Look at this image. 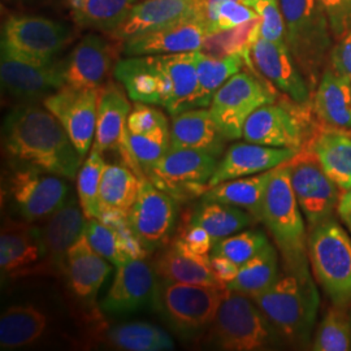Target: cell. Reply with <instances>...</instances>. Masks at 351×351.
Listing matches in <instances>:
<instances>
[{"label":"cell","mask_w":351,"mask_h":351,"mask_svg":"<svg viewBox=\"0 0 351 351\" xmlns=\"http://www.w3.org/2000/svg\"><path fill=\"white\" fill-rule=\"evenodd\" d=\"M1 147L12 165L75 180L84 156L62 123L43 106L14 107L1 126Z\"/></svg>","instance_id":"obj_1"},{"label":"cell","mask_w":351,"mask_h":351,"mask_svg":"<svg viewBox=\"0 0 351 351\" xmlns=\"http://www.w3.org/2000/svg\"><path fill=\"white\" fill-rule=\"evenodd\" d=\"M197 52L128 56L113 75L132 101L164 107L171 116L193 110L198 88Z\"/></svg>","instance_id":"obj_2"},{"label":"cell","mask_w":351,"mask_h":351,"mask_svg":"<svg viewBox=\"0 0 351 351\" xmlns=\"http://www.w3.org/2000/svg\"><path fill=\"white\" fill-rule=\"evenodd\" d=\"M264 224L276 242L285 271L311 277L308 234L290 181L289 162L275 168L263 204Z\"/></svg>","instance_id":"obj_3"},{"label":"cell","mask_w":351,"mask_h":351,"mask_svg":"<svg viewBox=\"0 0 351 351\" xmlns=\"http://www.w3.org/2000/svg\"><path fill=\"white\" fill-rule=\"evenodd\" d=\"M252 300L287 343L308 345L320 303L313 276H300L285 271L269 288Z\"/></svg>","instance_id":"obj_4"},{"label":"cell","mask_w":351,"mask_h":351,"mask_svg":"<svg viewBox=\"0 0 351 351\" xmlns=\"http://www.w3.org/2000/svg\"><path fill=\"white\" fill-rule=\"evenodd\" d=\"M204 336L217 350H275L287 343L251 297L230 290Z\"/></svg>","instance_id":"obj_5"},{"label":"cell","mask_w":351,"mask_h":351,"mask_svg":"<svg viewBox=\"0 0 351 351\" xmlns=\"http://www.w3.org/2000/svg\"><path fill=\"white\" fill-rule=\"evenodd\" d=\"M228 293L226 287L184 284L158 277L152 308L176 335L195 339L211 328Z\"/></svg>","instance_id":"obj_6"},{"label":"cell","mask_w":351,"mask_h":351,"mask_svg":"<svg viewBox=\"0 0 351 351\" xmlns=\"http://www.w3.org/2000/svg\"><path fill=\"white\" fill-rule=\"evenodd\" d=\"M285 20V43L310 88L317 86L333 49L329 20L317 0H278Z\"/></svg>","instance_id":"obj_7"},{"label":"cell","mask_w":351,"mask_h":351,"mask_svg":"<svg viewBox=\"0 0 351 351\" xmlns=\"http://www.w3.org/2000/svg\"><path fill=\"white\" fill-rule=\"evenodd\" d=\"M308 259L313 275L335 304L351 303L350 234L329 217L308 233Z\"/></svg>","instance_id":"obj_8"},{"label":"cell","mask_w":351,"mask_h":351,"mask_svg":"<svg viewBox=\"0 0 351 351\" xmlns=\"http://www.w3.org/2000/svg\"><path fill=\"white\" fill-rule=\"evenodd\" d=\"M263 78L255 75V69L241 71L215 94L210 111L228 141L242 138L243 125L251 113L264 104L276 101L275 86Z\"/></svg>","instance_id":"obj_9"},{"label":"cell","mask_w":351,"mask_h":351,"mask_svg":"<svg viewBox=\"0 0 351 351\" xmlns=\"http://www.w3.org/2000/svg\"><path fill=\"white\" fill-rule=\"evenodd\" d=\"M217 156L195 149H169L146 171V178L178 203L202 198L217 167Z\"/></svg>","instance_id":"obj_10"},{"label":"cell","mask_w":351,"mask_h":351,"mask_svg":"<svg viewBox=\"0 0 351 351\" xmlns=\"http://www.w3.org/2000/svg\"><path fill=\"white\" fill-rule=\"evenodd\" d=\"M12 167L7 177V195L23 220L46 221L68 201L69 185L63 177L29 167Z\"/></svg>","instance_id":"obj_11"},{"label":"cell","mask_w":351,"mask_h":351,"mask_svg":"<svg viewBox=\"0 0 351 351\" xmlns=\"http://www.w3.org/2000/svg\"><path fill=\"white\" fill-rule=\"evenodd\" d=\"M1 90L7 98L20 104L45 99L65 82V60L36 62L1 49Z\"/></svg>","instance_id":"obj_12"},{"label":"cell","mask_w":351,"mask_h":351,"mask_svg":"<svg viewBox=\"0 0 351 351\" xmlns=\"http://www.w3.org/2000/svg\"><path fill=\"white\" fill-rule=\"evenodd\" d=\"M72 29L43 16H12L1 33V49L36 62H52L72 40Z\"/></svg>","instance_id":"obj_13"},{"label":"cell","mask_w":351,"mask_h":351,"mask_svg":"<svg viewBox=\"0 0 351 351\" xmlns=\"http://www.w3.org/2000/svg\"><path fill=\"white\" fill-rule=\"evenodd\" d=\"M306 108L293 101L264 104L246 120L242 137L251 143L300 151L307 143Z\"/></svg>","instance_id":"obj_14"},{"label":"cell","mask_w":351,"mask_h":351,"mask_svg":"<svg viewBox=\"0 0 351 351\" xmlns=\"http://www.w3.org/2000/svg\"><path fill=\"white\" fill-rule=\"evenodd\" d=\"M178 204L173 197L147 178L142 181L138 197L128 211V221L149 254L171 243L178 223Z\"/></svg>","instance_id":"obj_15"},{"label":"cell","mask_w":351,"mask_h":351,"mask_svg":"<svg viewBox=\"0 0 351 351\" xmlns=\"http://www.w3.org/2000/svg\"><path fill=\"white\" fill-rule=\"evenodd\" d=\"M289 165L291 188L308 226L313 228L332 217L339 206L341 189L326 175L314 154L302 147Z\"/></svg>","instance_id":"obj_16"},{"label":"cell","mask_w":351,"mask_h":351,"mask_svg":"<svg viewBox=\"0 0 351 351\" xmlns=\"http://www.w3.org/2000/svg\"><path fill=\"white\" fill-rule=\"evenodd\" d=\"M101 88L64 85L43 99V106L62 123L75 149L85 158L95 138Z\"/></svg>","instance_id":"obj_17"},{"label":"cell","mask_w":351,"mask_h":351,"mask_svg":"<svg viewBox=\"0 0 351 351\" xmlns=\"http://www.w3.org/2000/svg\"><path fill=\"white\" fill-rule=\"evenodd\" d=\"M158 276L143 259L129 261L116 268L112 284L99 303L101 313L124 317L154 307Z\"/></svg>","instance_id":"obj_18"},{"label":"cell","mask_w":351,"mask_h":351,"mask_svg":"<svg viewBox=\"0 0 351 351\" xmlns=\"http://www.w3.org/2000/svg\"><path fill=\"white\" fill-rule=\"evenodd\" d=\"M250 69L258 71L290 101L308 106L311 88L285 42L258 37L250 50Z\"/></svg>","instance_id":"obj_19"},{"label":"cell","mask_w":351,"mask_h":351,"mask_svg":"<svg viewBox=\"0 0 351 351\" xmlns=\"http://www.w3.org/2000/svg\"><path fill=\"white\" fill-rule=\"evenodd\" d=\"M203 0H142L130 10L125 20L110 36L125 43L133 38L160 30L191 17H201Z\"/></svg>","instance_id":"obj_20"},{"label":"cell","mask_w":351,"mask_h":351,"mask_svg":"<svg viewBox=\"0 0 351 351\" xmlns=\"http://www.w3.org/2000/svg\"><path fill=\"white\" fill-rule=\"evenodd\" d=\"M45 259L40 228L25 220L7 219L0 233V268L4 276L38 275Z\"/></svg>","instance_id":"obj_21"},{"label":"cell","mask_w":351,"mask_h":351,"mask_svg":"<svg viewBox=\"0 0 351 351\" xmlns=\"http://www.w3.org/2000/svg\"><path fill=\"white\" fill-rule=\"evenodd\" d=\"M117 49L95 33L82 38L65 59V82L77 88H101L114 69Z\"/></svg>","instance_id":"obj_22"},{"label":"cell","mask_w":351,"mask_h":351,"mask_svg":"<svg viewBox=\"0 0 351 351\" xmlns=\"http://www.w3.org/2000/svg\"><path fill=\"white\" fill-rule=\"evenodd\" d=\"M88 223L81 206H77L73 197L45 221L40 228L45 246V259L39 265L38 275L65 274L66 255L77 239H80Z\"/></svg>","instance_id":"obj_23"},{"label":"cell","mask_w":351,"mask_h":351,"mask_svg":"<svg viewBox=\"0 0 351 351\" xmlns=\"http://www.w3.org/2000/svg\"><path fill=\"white\" fill-rule=\"evenodd\" d=\"M297 150L269 147L258 143H234L226 151L219 162L208 189L215 185L241 177L258 175L287 163L297 155Z\"/></svg>","instance_id":"obj_24"},{"label":"cell","mask_w":351,"mask_h":351,"mask_svg":"<svg viewBox=\"0 0 351 351\" xmlns=\"http://www.w3.org/2000/svg\"><path fill=\"white\" fill-rule=\"evenodd\" d=\"M206 37L207 30L203 20L191 17L128 40L123 43V53L125 56H146L197 52L201 51Z\"/></svg>","instance_id":"obj_25"},{"label":"cell","mask_w":351,"mask_h":351,"mask_svg":"<svg viewBox=\"0 0 351 351\" xmlns=\"http://www.w3.org/2000/svg\"><path fill=\"white\" fill-rule=\"evenodd\" d=\"M112 268L108 261L91 247L85 234L75 241L66 255L65 275L75 298L85 304H93L98 291Z\"/></svg>","instance_id":"obj_26"},{"label":"cell","mask_w":351,"mask_h":351,"mask_svg":"<svg viewBox=\"0 0 351 351\" xmlns=\"http://www.w3.org/2000/svg\"><path fill=\"white\" fill-rule=\"evenodd\" d=\"M226 141L207 108H193L172 116L171 149L207 151L219 158Z\"/></svg>","instance_id":"obj_27"},{"label":"cell","mask_w":351,"mask_h":351,"mask_svg":"<svg viewBox=\"0 0 351 351\" xmlns=\"http://www.w3.org/2000/svg\"><path fill=\"white\" fill-rule=\"evenodd\" d=\"M128 97L121 84L108 81L101 86L93 149L103 154L119 151L125 134L128 117L133 108Z\"/></svg>","instance_id":"obj_28"},{"label":"cell","mask_w":351,"mask_h":351,"mask_svg":"<svg viewBox=\"0 0 351 351\" xmlns=\"http://www.w3.org/2000/svg\"><path fill=\"white\" fill-rule=\"evenodd\" d=\"M307 149L342 191L351 188L350 130L326 126L307 142Z\"/></svg>","instance_id":"obj_29"},{"label":"cell","mask_w":351,"mask_h":351,"mask_svg":"<svg viewBox=\"0 0 351 351\" xmlns=\"http://www.w3.org/2000/svg\"><path fill=\"white\" fill-rule=\"evenodd\" d=\"M151 265L156 276L164 280L207 287H226L215 276L211 256L180 250L172 243L156 254Z\"/></svg>","instance_id":"obj_30"},{"label":"cell","mask_w":351,"mask_h":351,"mask_svg":"<svg viewBox=\"0 0 351 351\" xmlns=\"http://www.w3.org/2000/svg\"><path fill=\"white\" fill-rule=\"evenodd\" d=\"M314 111L326 126L351 130V81L326 66L316 86Z\"/></svg>","instance_id":"obj_31"},{"label":"cell","mask_w":351,"mask_h":351,"mask_svg":"<svg viewBox=\"0 0 351 351\" xmlns=\"http://www.w3.org/2000/svg\"><path fill=\"white\" fill-rule=\"evenodd\" d=\"M49 328V317L37 306L14 304L0 317V349L19 350L36 345Z\"/></svg>","instance_id":"obj_32"},{"label":"cell","mask_w":351,"mask_h":351,"mask_svg":"<svg viewBox=\"0 0 351 351\" xmlns=\"http://www.w3.org/2000/svg\"><path fill=\"white\" fill-rule=\"evenodd\" d=\"M274 169L258 175L229 180L208 189L202 199L237 206L254 216L256 221L263 220V204Z\"/></svg>","instance_id":"obj_33"},{"label":"cell","mask_w":351,"mask_h":351,"mask_svg":"<svg viewBox=\"0 0 351 351\" xmlns=\"http://www.w3.org/2000/svg\"><path fill=\"white\" fill-rule=\"evenodd\" d=\"M189 221L206 229L215 243L219 239L239 233L256 220L251 213L237 206L202 199L201 203L193 210Z\"/></svg>","instance_id":"obj_34"},{"label":"cell","mask_w":351,"mask_h":351,"mask_svg":"<svg viewBox=\"0 0 351 351\" xmlns=\"http://www.w3.org/2000/svg\"><path fill=\"white\" fill-rule=\"evenodd\" d=\"M198 88L194 95V108H206L211 106L215 94L226 81L242 71L246 60L243 55H232L216 59L197 51L195 55Z\"/></svg>","instance_id":"obj_35"},{"label":"cell","mask_w":351,"mask_h":351,"mask_svg":"<svg viewBox=\"0 0 351 351\" xmlns=\"http://www.w3.org/2000/svg\"><path fill=\"white\" fill-rule=\"evenodd\" d=\"M137 0H68L77 25L111 33L126 19Z\"/></svg>","instance_id":"obj_36"},{"label":"cell","mask_w":351,"mask_h":351,"mask_svg":"<svg viewBox=\"0 0 351 351\" xmlns=\"http://www.w3.org/2000/svg\"><path fill=\"white\" fill-rule=\"evenodd\" d=\"M171 149V132L151 134H136L125 130L123 143L119 149L121 162L126 164L139 178L146 180V171L159 162Z\"/></svg>","instance_id":"obj_37"},{"label":"cell","mask_w":351,"mask_h":351,"mask_svg":"<svg viewBox=\"0 0 351 351\" xmlns=\"http://www.w3.org/2000/svg\"><path fill=\"white\" fill-rule=\"evenodd\" d=\"M278 276V254L268 242L246 263L239 265V275L226 288L252 298L269 288Z\"/></svg>","instance_id":"obj_38"},{"label":"cell","mask_w":351,"mask_h":351,"mask_svg":"<svg viewBox=\"0 0 351 351\" xmlns=\"http://www.w3.org/2000/svg\"><path fill=\"white\" fill-rule=\"evenodd\" d=\"M106 341L119 350L169 351L175 343L169 335L159 326L147 322H130L110 328Z\"/></svg>","instance_id":"obj_39"},{"label":"cell","mask_w":351,"mask_h":351,"mask_svg":"<svg viewBox=\"0 0 351 351\" xmlns=\"http://www.w3.org/2000/svg\"><path fill=\"white\" fill-rule=\"evenodd\" d=\"M142 181L126 164H107L101 176V207H112L128 213L138 197Z\"/></svg>","instance_id":"obj_40"},{"label":"cell","mask_w":351,"mask_h":351,"mask_svg":"<svg viewBox=\"0 0 351 351\" xmlns=\"http://www.w3.org/2000/svg\"><path fill=\"white\" fill-rule=\"evenodd\" d=\"M259 24L261 19H255L245 25L208 34L203 42L201 52L216 59L239 53L243 55L246 65L251 66V46L259 37Z\"/></svg>","instance_id":"obj_41"},{"label":"cell","mask_w":351,"mask_h":351,"mask_svg":"<svg viewBox=\"0 0 351 351\" xmlns=\"http://www.w3.org/2000/svg\"><path fill=\"white\" fill-rule=\"evenodd\" d=\"M313 350H351V313L348 306L335 304L326 310L313 341Z\"/></svg>","instance_id":"obj_42"},{"label":"cell","mask_w":351,"mask_h":351,"mask_svg":"<svg viewBox=\"0 0 351 351\" xmlns=\"http://www.w3.org/2000/svg\"><path fill=\"white\" fill-rule=\"evenodd\" d=\"M106 160L101 151L91 149L88 159L77 176V193L78 202L86 219H98L101 213V176L106 169Z\"/></svg>","instance_id":"obj_43"},{"label":"cell","mask_w":351,"mask_h":351,"mask_svg":"<svg viewBox=\"0 0 351 351\" xmlns=\"http://www.w3.org/2000/svg\"><path fill=\"white\" fill-rule=\"evenodd\" d=\"M255 19H259V14L251 5L236 0L220 3L202 17L207 36L245 25Z\"/></svg>","instance_id":"obj_44"},{"label":"cell","mask_w":351,"mask_h":351,"mask_svg":"<svg viewBox=\"0 0 351 351\" xmlns=\"http://www.w3.org/2000/svg\"><path fill=\"white\" fill-rule=\"evenodd\" d=\"M268 239L261 230H246L219 239L213 243V255H221L236 264L246 263L263 249Z\"/></svg>","instance_id":"obj_45"},{"label":"cell","mask_w":351,"mask_h":351,"mask_svg":"<svg viewBox=\"0 0 351 351\" xmlns=\"http://www.w3.org/2000/svg\"><path fill=\"white\" fill-rule=\"evenodd\" d=\"M84 234L91 247L116 268L129 262L121 252L116 232L104 226L98 219H88Z\"/></svg>","instance_id":"obj_46"},{"label":"cell","mask_w":351,"mask_h":351,"mask_svg":"<svg viewBox=\"0 0 351 351\" xmlns=\"http://www.w3.org/2000/svg\"><path fill=\"white\" fill-rule=\"evenodd\" d=\"M126 129L136 134L171 132L167 116L154 104L136 101L126 121Z\"/></svg>","instance_id":"obj_47"},{"label":"cell","mask_w":351,"mask_h":351,"mask_svg":"<svg viewBox=\"0 0 351 351\" xmlns=\"http://www.w3.org/2000/svg\"><path fill=\"white\" fill-rule=\"evenodd\" d=\"M251 7L261 19L259 37L272 42H285V20L278 0H252Z\"/></svg>","instance_id":"obj_48"},{"label":"cell","mask_w":351,"mask_h":351,"mask_svg":"<svg viewBox=\"0 0 351 351\" xmlns=\"http://www.w3.org/2000/svg\"><path fill=\"white\" fill-rule=\"evenodd\" d=\"M176 232L177 233L173 236L171 243L175 245L180 250L199 255H208V252L213 250V239L210 233L202 226L191 224L186 220L184 226H178Z\"/></svg>","instance_id":"obj_49"},{"label":"cell","mask_w":351,"mask_h":351,"mask_svg":"<svg viewBox=\"0 0 351 351\" xmlns=\"http://www.w3.org/2000/svg\"><path fill=\"white\" fill-rule=\"evenodd\" d=\"M329 20L335 39L351 30V0H317Z\"/></svg>","instance_id":"obj_50"},{"label":"cell","mask_w":351,"mask_h":351,"mask_svg":"<svg viewBox=\"0 0 351 351\" xmlns=\"http://www.w3.org/2000/svg\"><path fill=\"white\" fill-rule=\"evenodd\" d=\"M330 66L351 81V30L337 39L329 56Z\"/></svg>","instance_id":"obj_51"},{"label":"cell","mask_w":351,"mask_h":351,"mask_svg":"<svg viewBox=\"0 0 351 351\" xmlns=\"http://www.w3.org/2000/svg\"><path fill=\"white\" fill-rule=\"evenodd\" d=\"M211 267H213V274L216 278L224 285L232 282L239 275V264L232 262L230 259H228L226 256H221V255L211 256Z\"/></svg>","instance_id":"obj_52"},{"label":"cell","mask_w":351,"mask_h":351,"mask_svg":"<svg viewBox=\"0 0 351 351\" xmlns=\"http://www.w3.org/2000/svg\"><path fill=\"white\" fill-rule=\"evenodd\" d=\"M337 213H339V217L351 215V188L343 191V194L341 195L339 206H337Z\"/></svg>","instance_id":"obj_53"},{"label":"cell","mask_w":351,"mask_h":351,"mask_svg":"<svg viewBox=\"0 0 351 351\" xmlns=\"http://www.w3.org/2000/svg\"><path fill=\"white\" fill-rule=\"evenodd\" d=\"M224 1H228V0H203L202 17H203V14H204V13L208 12V11H211V10L215 8L217 4H220V3H224ZM236 1H242V3H246V4H249V5H251V3H252V0H236Z\"/></svg>","instance_id":"obj_54"},{"label":"cell","mask_w":351,"mask_h":351,"mask_svg":"<svg viewBox=\"0 0 351 351\" xmlns=\"http://www.w3.org/2000/svg\"><path fill=\"white\" fill-rule=\"evenodd\" d=\"M341 219H342L343 224L346 226V228H348V230L350 232L351 234V215H346V216H342Z\"/></svg>","instance_id":"obj_55"},{"label":"cell","mask_w":351,"mask_h":351,"mask_svg":"<svg viewBox=\"0 0 351 351\" xmlns=\"http://www.w3.org/2000/svg\"><path fill=\"white\" fill-rule=\"evenodd\" d=\"M350 313H351V311H350Z\"/></svg>","instance_id":"obj_56"}]
</instances>
